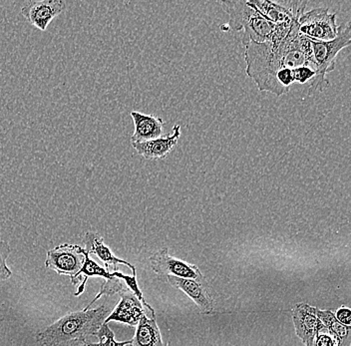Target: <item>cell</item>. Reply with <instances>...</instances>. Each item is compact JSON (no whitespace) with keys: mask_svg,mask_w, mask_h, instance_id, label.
I'll return each instance as SVG.
<instances>
[{"mask_svg":"<svg viewBox=\"0 0 351 346\" xmlns=\"http://www.w3.org/2000/svg\"><path fill=\"white\" fill-rule=\"evenodd\" d=\"M110 308L101 306L95 310L70 312L56 323L38 332L37 343L40 346H64L76 339L86 341L94 335L109 317Z\"/></svg>","mask_w":351,"mask_h":346,"instance_id":"6da1fadb","label":"cell"},{"mask_svg":"<svg viewBox=\"0 0 351 346\" xmlns=\"http://www.w3.org/2000/svg\"><path fill=\"white\" fill-rule=\"evenodd\" d=\"M221 5L230 16L226 29L234 32L243 30L241 42L243 45L249 42L263 43L273 40L276 24L267 21L247 1H223Z\"/></svg>","mask_w":351,"mask_h":346,"instance_id":"7a4b0ae2","label":"cell"},{"mask_svg":"<svg viewBox=\"0 0 351 346\" xmlns=\"http://www.w3.org/2000/svg\"><path fill=\"white\" fill-rule=\"evenodd\" d=\"M311 45L317 72L315 77L311 81V89L322 91L328 85L326 74L335 71L339 52L351 46V21L346 25L339 26V34L332 40H311Z\"/></svg>","mask_w":351,"mask_h":346,"instance_id":"3957f363","label":"cell"},{"mask_svg":"<svg viewBox=\"0 0 351 346\" xmlns=\"http://www.w3.org/2000/svg\"><path fill=\"white\" fill-rule=\"evenodd\" d=\"M300 34L313 41H329L339 34L337 13L328 8H315L304 12L298 19Z\"/></svg>","mask_w":351,"mask_h":346,"instance_id":"277c9868","label":"cell"},{"mask_svg":"<svg viewBox=\"0 0 351 346\" xmlns=\"http://www.w3.org/2000/svg\"><path fill=\"white\" fill-rule=\"evenodd\" d=\"M86 251L75 245H61L47 251L46 268L56 271L59 275L74 277L82 269Z\"/></svg>","mask_w":351,"mask_h":346,"instance_id":"5b68a950","label":"cell"},{"mask_svg":"<svg viewBox=\"0 0 351 346\" xmlns=\"http://www.w3.org/2000/svg\"><path fill=\"white\" fill-rule=\"evenodd\" d=\"M250 5L258 10L269 23L276 24L293 23L298 21L306 10V1H267L252 0Z\"/></svg>","mask_w":351,"mask_h":346,"instance_id":"8992f818","label":"cell"},{"mask_svg":"<svg viewBox=\"0 0 351 346\" xmlns=\"http://www.w3.org/2000/svg\"><path fill=\"white\" fill-rule=\"evenodd\" d=\"M65 10L66 3L63 0H39L24 4L21 14L37 29L45 32L55 17Z\"/></svg>","mask_w":351,"mask_h":346,"instance_id":"52a82bcc","label":"cell"},{"mask_svg":"<svg viewBox=\"0 0 351 346\" xmlns=\"http://www.w3.org/2000/svg\"><path fill=\"white\" fill-rule=\"evenodd\" d=\"M150 262L153 271L160 275H174L181 279L192 280L203 275L195 264H189L169 256L168 249H162L151 256Z\"/></svg>","mask_w":351,"mask_h":346,"instance_id":"ba28073f","label":"cell"},{"mask_svg":"<svg viewBox=\"0 0 351 346\" xmlns=\"http://www.w3.org/2000/svg\"><path fill=\"white\" fill-rule=\"evenodd\" d=\"M293 319L296 334L306 346L315 345V336L326 328L317 314V308L306 304H300L293 310Z\"/></svg>","mask_w":351,"mask_h":346,"instance_id":"9c48e42d","label":"cell"},{"mask_svg":"<svg viewBox=\"0 0 351 346\" xmlns=\"http://www.w3.org/2000/svg\"><path fill=\"white\" fill-rule=\"evenodd\" d=\"M167 279L173 286L183 291L193 301L196 302L202 312H213L215 302L204 275L196 280L181 279V277H174V275H168Z\"/></svg>","mask_w":351,"mask_h":346,"instance_id":"30bf717a","label":"cell"},{"mask_svg":"<svg viewBox=\"0 0 351 346\" xmlns=\"http://www.w3.org/2000/svg\"><path fill=\"white\" fill-rule=\"evenodd\" d=\"M181 137V126L175 125L172 133L162 136L151 141L142 143H132L133 148L147 160L165 159L174 150L176 145Z\"/></svg>","mask_w":351,"mask_h":346,"instance_id":"8fae6325","label":"cell"},{"mask_svg":"<svg viewBox=\"0 0 351 346\" xmlns=\"http://www.w3.org/2000/svg\"><path fill=\"white\" fill-rule=\"evenodd\" d=\"M135 131L131 137V143H142L162 137L164 133V121L162 118L146 115L138 111H132Z\"/></svg>","mask_w":351,"mask_h":346,"instance_id":"7c38bea8","label":"cell"},{"mask_svg":"<svg viewBox=\"0 0 351 346\" xmlns=\"http://www.w3.org/2000/svg\"><path fill=\"white\" fill-rule=\"evenodd\" d=\"M144 314V310L139 299L131 291H124L121 293V301L117 308L107 317L104 323L114 321L135 326L138 325Z\"/></svg>","mask_w":351,"mask_h":346,"instance_id":"4fadbf2b","label":"cell"},{"mask_svg":"<svg viewBox=\"0 0 351 346\" xmlns=\"http://www.w3.org/2000/svg\"><path fill=\"white\" fill-rule=\"evenodd\" d=\"M85 244V251L90 255V254H95L97 257L104 262L106 266V271H109L110 264L113 266H117V264H125V266L130 268L133 271V275H136L135 267L132 266L129 262H125V260H120V258L114 257L112 255L111 251L109 247L105 246L104 240L102 236L98 235L96 233H92V232H88L84 238Z\"/></svg>","mask_w":351,"mask_h":346,"instance_id":"5bb4252c","label":"cell"},{"mask_svg":"<svg viewBox=\"0 0 351 346\" xmlns=\"http://www.w3.org/2000/svg\"><path fill=\"white\" fill-rule=\"evenodd\" d=\"M132 346H163L161 334L156 321L155 312L152 313V319H148L146 314L143 315L138 323L135 337L132 339Z\"/></svg>","mask_w":351,"mask_h":346,"instance_id":"9a60e30c","label":"cell"},{"mask_svg":"<svg viewBox=\"0 0 351 346\" xmlns=\"http://www.w3.org/2000/svg\"><path fill=\"white\" fill-rule=\"evenodd\" d=\"M317 314L320 321L335 335L339 346L351 345L350 326L339 323L337 317L330 312H322L317 308Z\"/></svg>","mask_w":351,"mask_h":346,"instance_id":"2e32d148","label":"cell"},{"mask_svg":"<svg viewBox=\"0 0 351 346\" xmlns=\"http://www.w3.org/2000/svg\"><path fill=\"white\" fill-rule=\"evenodd\" d=\"M82 273L84 275V282L81 284L78 293H76V295H78L79 293H82L83 290H84L85 284H86L88 277H102L107 280H111L114 277L112 273H109L106 269L101 268L94 260H92L87 253L86 255H85V262L84 264H83L82 269H80V271L77 273L75 277H72V282H73L79 275H82Z\"/></svg>","mask_w":351,"mask_h":346,"instance_id":"e0dca14e","label":"cell"},{"mask_svg":"<svg viewBox=\"0 0 351 346\" xmlns=\"http://www.w3.org/2000/svg\"><path fill=\"white\" fill-rule=\"evenodd\" d=\"M94 336H97L100 339L99 343H87V346H125L131 345L132 341H124V343H117L114 338V334L110 330L108 324L104 323L101 326L100 330L94 334Z\"/></svg>","mask_w":351,"mask_h":346,"instance_id":"ac0fdd59","label":"cell"},{"mask_svg":"<svg viewBox=\"0 0 351 346\" xmlns=\"http://www.w3.org/2000/svg\"><path fill=\"white\" fill-rule=\"evenodd\" d=\"M120 291H124L123 288V284H121L120 280L117 277H114L113 279L108 280L103 284L102 288H101L100 293H98L97 297L91 301V304L85 308L84 310H88L90 306L94 304L96 301H98L102 295H112L114 293H120Z\"/></svg>","mask_w":351,"mask_h":346,"instance_id":"d6986e66","label":"cell"},{"mask_svg":"<svg viewBox=\"0 0 351 346\" xmlns=\"http://www.w3.org/2000/svg\"><path fill=\"white\" fill-rule=\"evenodd\" d=\"M112 275H113V277H118V279L124 280L125 282H126L127 286L130 288L132 293L136 295V297H137L139 301H141L142 304H144L147 308H149V310H150L151 312H154L152 308H151L149 304H147L146 301H145L144 297H143L141 291H140L139 288H138L136 275H133V277H128V275H122V273H118V271H114V273H112Z\"/></svg>","mask_w":351,"mask_h":346,"instance_id":"ffe728a7","label":"cell"},{"mask_svg":"<svg viewBox=\"0 0 351 346\" xmlns=\"http://www.w3.org/2000/svg\"><path fill=\"white\" fill-rule=\"evenodd\" d=\"M10 249L8 245L4 242H0V280L10 279L12 273L10 269L6 266V260L10 257Z\"/></svg>","mask_w":351,"mask_h":346,"instance_id":"44dd1931","label":"cell"},{"mask_svg":"<svg viewBox=\"0 0 351 346\" xmlns=\"http://www.w3.org/2000/svg\"><path fill=\"white\" fill-rule=\"evenodd\" d=\"M313 346H339V343L332 332L324 328L315 336Z\"/></svg>","mask_w":351,"mask_h":346,"instance_id":"7402d4cb","label":"cell"},{"mask_svg":"<svg viewBox=\"0 0 351 346\" xmlns=\"http://www.w3.org/2000/svg\"><path fill=\"white\" fill-rule=\"evenodd\" d=\"M315 75H317V72L308 66L300 67L293 70L295 83H300V84H306L308 81L313 80Z\"/></svg>","mask_w":351,"mask_h":346,"instance_id":"603a6c76","label":"cell"},{"mask_svg":"<svg viewBox=\"0 0 351 346\" xmlns=\"http://www.w3.org/2000/svg\"><path fill=\"white\" fill-rule=\"evenodd\" d=\"M337 321L342 324H346V325H350L351 323V310L346 308H340L337 312Z\"/></svg>","mask_w":351,"mask_h":346,"instance_id":"cb8c5ba5","label":"cell"},{"mask_svg":"<svg viewBox=\"0 0 351 346\" xmlns=\"http://www.w3.org/2000/svg\"><path fill=\"white\" fill-rule=\"evenodd\" d=\"M87 341L83 339H76V341H69L64 346H87Z\"/></svg>","mask_w":351,"mask_h":346,"instance_id":"d4e9b609","label":"cell"}]
</instances>
